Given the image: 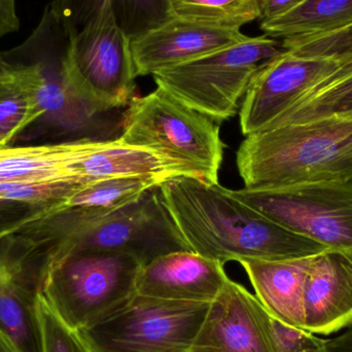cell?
<instances>
[{"label": "cell", "instance_id": "obj_1", "mask_svg": "<svg viewBox=\"0 0 352 352\" xmlns=\"http://www.w3.org/2000/svg\"><path fill=\"white\" fill-rule=\"evenodd\" d=\"M160 192L192 252L221 264L307 258L329 250L261 214L219 184L180 176L163 182Z\"/></svg>", "mask_w": 352, "mask_h": 352}, {"label": "cell", "instance_id": "obj_2", "mask_svg": "<svg viewBox=\"0 0 352 352\" xmlns=\"http://www.w3.org/2000/svg\"><path fill=\"white\" fill-rule=\"evenodd\" d=\"M14 234L43 264L45 276L52 267L78 252H121L144 266L163 254L192 252L163 201L160 186L102 219L82 221L61 208Z\"/></svg>", "mask_w": 352, "mask_h": 352}, {"label": "cell", "instance_id": "obj_3", "mask_svg": "<svg viewBox=\"0 0 352 352\" xmlns=\"http://www.w3.org/2000/svg\"><path fill=\"white\" fill-rule=\"evenodd\" d=\"M250 190L352 180V111L245 136L236 155Z\"/></svg>", "mask_w": 352, "mask_h": 352}, {"label": "cell", "instance_id": "obj_4", "mask_svg": "<svg viewBox=\"0 0 352 352\" xmlns=\"http://www.w3.org/2000/svg\"><path fill=\"white\" fill-rule=\"evenodd\" d=\"M119 138L177 163L192 177L219 184L225 148L219 122L186 107L160 87L132 99Z\"/></svg>", "mask_w": 352, "mask_h": 352}, {"label": "cell", "instance_id": "obj_5", "mask_svg": "<svg viewBox=\"0 0 352 352\" xmlns=\"http://www.w3.org/2000/svg\"><path fill=\"white\" fill-rule=\"evenodd\" d=\"M142 267L140 261L121 252H78L47 271L41 293L68 327L80 331L136 293Z\"/></svg>", "mask_w": 352, "mask_h": 352}, {"label": "cell", "instance_id": "obj_6", "mask_svg": "<svg viewBox=\"0 0 352 352\" xmlns=\"http://www.w3.org/2000/svg\"><path fill=\"white\" fill-rule=\"evenodd\" d=\"M278 41L261 35L153 74L157 87L199 113L221 122L234 117L263 62L283 52Z\"/></svg>", "mask_w": 352, "mask_h": 352}, {"label": "cell", "instance_id": "obj_7", "mask_svg": "<svg viewBox=\"0 0 352 352\" xmlns=\"http://www.w3.org/2000/svg\"><path fill=\"white\" fill-rule=\"evenodd\" d=\"M132 41L105 2L74 35L67 76L74 92L98 115L127 107L134 98L136 72Z\"/></svg>", "mask_w": 352, "mask_h": 352}, {"label": "cell", "instance_id": "obj_8", "mask_svg": "<svg viewBox=\"0 0 352 352\" xmlns=\"http://www.w3.org/2000/svg\"><path fill=\"white\" fill-rule=\"evenodd\" d=\"M209 306L135 293L78 332L93 352H188Z\"/></svg>", "mask_w": 352, "mask_h": 352}, {"label": "cell", "instance_id": "obj_9", "mask_svg": "<svg viewBox=\"0 0 352 352\" xmlns=\"http://www.w3.org/2000/svg\"><path fill=\"white\" fill-rule=\"evenodd\" d=\"M228 192L281 227L329 250L352 248V180Z\"/></svg>", "mask_w": 352, "mask_h": 352}, {"label": "cell", "instance_id": "obj_10", "mask_svg": "<svg viewBox=\"0 0 352 352\" xmlns=\"http://www.w3.org/2000/svg\"><path fill=\"white\" fill-rule=\"evenodd\" d=\"M344 58H312L283 50L263 62L250 80L240 107V127L248 136L266 129L299 97L351 61Z\"/></svg>", "mask_w": 352, "mask_h": 352}, {"label": "cell", "instance_id": "obj_11", "mask_svg": "<svg viewBox=\"0 0 352 352\" xmlns=\"http://www.w3.org/2000/svg\"><path fill=\"white\" fill-rule=\"evenodd\" d=\"M271 320L256 295L229 278L188 352H279Z\"/></svg>", "mask_w": 352, "mask_h": 352}, {"label": "cell", "instance_id": "obj_12", "mask_svg": "<svg viewBox=\"0 0 352 352\" xmlns=\"http://www.w3.org/2000/svg\"><path fill=\"white\" fill-rule=\"evenodd\" d=\"M43 268L14 234L0 240V328L20 352H41L35 302Z\"/></svg>", "mask_w": 352, "mask_h": 352}, {"label": "cell", "instance_id": "obj_13", "mask_svg": "<svg viewBox=\"0 0 352 352\" xmlns=\"http://www.w3.org/2000/svg\"><path fill=\"white\" fill-rule=\"evenodd\" d=\"M248 38L237 27L214 26L175 16L132 41L136 76H153Z\"/></svg>", "mask_w": 352, "mask_h": 352}, {"label": "cell", "instance_id": "obj_14", "mask_svg": "<svg viewBox=\"0 0 352 352\" xmlns=\"http://www.w3.org/2000/svg\"><path fill=\"white\" fill-rule=\"evenodd\" d=\"M352 328V248L312 258L304 289V330L334 334Z\"/></svg>", "mask_w": 352, "mask_h": 352}, {"label": "cell", "instance_id": "obj_15", "mask_svg": "<svg viewBox=\"0 0 352 352\" xmlns=\"http://www.w3.org/2000/svg\"><path fill=\"white\" fill-rule=\"evenodd\" d=\"M229 278L221 263L182 250L144 265L136 281V293L170 301L210 304Z\"/></svg>", "mask_w": 352, "mask_h": 352}, {"label": "cell", "instance_id": "obj_16", "mask_svg": "<svg viewBox=\"0 0 352 352\" xmlns=\"http://www.w3.org/2000/svg\"><path fill=\"white\" fill-rule=\"evenodd\" d=\"M314 256L289 260L239 262L254 295L275 320L304 329V289Z\"/></svg>", "mask_w": 352, "mask_h": 352}, {"label": "cell", "instance_id": "obj_17", "mask_svg": "<svg viewBox=\"0 0 352 352\" xmlns=\"http://www.w3.org/2000/svg\"><path fill=\"white\" fill-rule=\"evenodd\" d=\"M93 140L80 138L57 144L0 148V184L61 180L82 184L74 166L88 152Z\"/></svg>", "mask_w": 352, "mask_h": 352}, {"label": "cell", "instance_id": "obj_18", "mask_svg": "<svg viewBox=\"0 0 352 352\" xmlns=\"http://www.w3.org/2000/svg\"><path fill=\"white\" fill-rule=\"evenodd\" d=\"M105 2L113 6L119 26L131 41L175 16L173 0H54L58 12L80 29Z\"/></svg>", "mask_w": 352, "mask_h": 352}, {"label": "cell", "instance_id": "obj_19", "mask_svg": "<svg viewBox=\"0 0 352 352\" xmlns=\"http://www.w3.org/2000/svg\"><path fill=\"white\" fill-rule=\"evenodd\" d=\"M161 180L152 177H118L89 184L72 196L63 210L82 221L109 217L140 200L148 190L161 186Z\"/></svg>", "mask_w": 352, "mask_h": 352}, {"label": "cell", "instance_id": "obj_20", "mask_svg": "<svg viewBox=\"0 0 352 352\" xmlns=\"http://www.w3.org/2000/svg\"><path fill=\"white\" fill-rule=\"evenodd\" d=\"M352 25V0H305L291 12L261 23L271 38L333 32Z\"/></svg>", "mask_w": 352, "mask_h": 352}, {"label": "cell", "instance_id": "obj_21", "mask_svg": "<svg viewBox=\"0 0 352 352\" xmlns=\"http://www.w3.org/2000/svg\"><path fill=\"white\" fill-rule=\"evenodd\" d=\"M349 111H352V60L304 93L266 129Z\"/></svg>", "mask_w": 352, "mask_h": 352}, {"label": "cell", "instance_id": "obj_22", "mask_svg": "<svg viewBox=\"0 0 352 352\" xmlns=\"http://www.w3.org/2000/svg\"><path fill=\"white\" fill-rule=\"evenodd\" d=\"M175 16L214 26L237 27L260 19L256 0H173Z\"/></svg>", "mask_w": 352, "mask_h": 352}, {"label": "cell", "instance_id": "obj_23", "mask_svg": "<svg viewBox=\"0 0 352 352\" xmlns=\"http://www.w3.org/2000/svg\"><path fill=\"white\" fill-rule=\"evenodd\" d=\"M25 76L20 85L0 90V148L12 146L16 136L38 122L39 113Z\"/></svg>", "mask_w": 352, "mask_h": 352}, {"label": "cell", "instance_id": "obj_24", "mask_svg": "<svg viewBox=\"0 0 352 352\" xmlns=\"http://www.w3.org/2000/svg\"><path fill=\"white\" fill-rule=\"evenodd\" d=\"M41 352H93L78 334L68 327L47 303L43 293L35 302Z\"/></svg>", "mask_w": 352, "mask_h": 352}, {"label": "cell", "instance_id": "obj_25", "mask_svg": "<svg viewBox=\"0 0 352 352\" xmlns=\"http://www.w3.org/2000/svg\"><path fill=\"white\" fill-rule=\"evenodd\" d=\"M86 186L72 180L1 182L0 198L64 207L72 196Z\"/></svg>", "mask_w": 352, "mask_h": 352}, {"label": "cell", "instance_id": "obj_26", "mask_svg": "<svg viewBox=\"0 0 352 352\" xmlns=\"http://www.w3.org/2000/svg\"><path fill=\"white\" fill-rule=\"evenodd\" d=\"M281 47L303 57H349L352 56V25L322 34L287 37Z\"/></svg>", "mask_w": 352, "mask_h": 352}, {"label": "cell", "instance_id": "obj_27", "mask_svg": "<svg viewBox=\"0 0 352 352\" xmlns=\"http://www.w3.org/2000/svg\"><path fill=\"white\" fill-rule=\"evenodd\" d=\"M61 208L63 207L0 198V240Z\"/></svg>", "mask_w": 352, "mask_h": 352}, {"label": "cell", "instance_id": "obj_28", "mask_svg": "<svg viewBox=\"0 0 352 352\" xmlns=\"http://www.w3.org/2000/svg\"><path fill=\"white\" fill-rule=\"evenodd\" d=\"M271 322L279 352H314L324 344V339L316 336L314 333L289 326L273 318Z\"/></svg>", "mask_w": 352, "mask_h": 352}, {"label": "cell", "instance_id": "obj_29", "mask_svg": "<svg viewBox=\"0 0 352 352\" xmlns=\"http://www.w3.org/2000/svg\"><path fill=\"white\" fill-rule=\"evenodd\" d=\"M256 1L260 10L258 21L261 24L287 14L305 0H256Z\"/></svg>", "mask_w": 352, "mask_h": 352}, {"label": "cell", "instance_id": "obj_30", "mask_svg": "<svg viewBox=\"0 0 352 352\" xmlns=\"http://www.w3.org/2000/svg\"><path fill=\"white\" fill-rule=\"evenodd\" d=\"M16 0H0V39L20 29Z\"/></svg>", "mask_w": 352, "mask_h": 352}, {"label": "cell", "instance_id": "obj_31", "mask_svg": "<svg viewBox=\"0 0 352 352\" xmlns=\"http://www.w3.org/2000/svg\"><path fill=\"white\" fill-rule=\"evenodd\" d=\"M24 76V66L10 63L0 53V90L20 85Z\"/></svg>", "mask_w": 352, "mask_h": 352}, {"label": "cell", "instance_id": "obj_32", "mask_svg": "<svg viewBox=\"0 0 352 352\" xmlns=\"http://www.w3.org/2000/svg\"><path fill=\"white\" fill-rule=\"evenodd\" d=\"M314 352H352V328L340 336L324 339V344Z\"/></svg>", "mask_w": 352, "mask_h": 352}, {"label": "cell", "instance_id": "obj_33", "mask_svg": "<svg viewBox=\"0 0 352 352\" xmlns=\"http://www.w3.org/2000/svg\"><path fill=\"white\" fill-rule=\"evenodd\" d=\"M0 352H20L10 336L0 328Z\"/></svg>", "mask_w": 352, "mask_h": 352}]
</instances>
